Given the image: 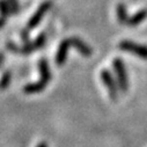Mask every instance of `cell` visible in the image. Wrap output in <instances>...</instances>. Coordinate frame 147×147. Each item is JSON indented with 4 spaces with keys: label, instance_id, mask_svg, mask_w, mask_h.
I'll return each instance as SVG.
<instances>
[{
    "label": "cell",
    "instance_id": "1",
    "mask_svg": "<svg viewBox=\"0 0 147 147\" xmlns=\"http://www.w3.org/2000/svg\"><path fill=\"white\" fill-rule=\"evenodd\" d=\"M118 47L122 51L133 53L141 59H147V45H141L131 41H122Z\"/></svg>",
    "mask_w": 147,
    "mask_h": 147
},
{
    "label": "cell",
    "instance_id": "14",
    "mask_svg": "<svg viewBox=\"0 0 147 147\" xmlns=\"http://www.w3.org/2000/svg\"><path fill=\"white\" fill-rule=\"evenodd\" d=\"M5 24H6V18L0 16V28H3Z\"/></svg>",
    "mask_w": 147,
    "mask_h": 147
},
{
    "label": "cell",
    "instance_id": "9",
    "mask_svg": "<svg viewBox=\"0 0 147 147\" xmlns=\"http://www.w3.org/2000/svg\"><path fill=\"white\" fill-rule=\"evenodd\" d=\"M47 87L45 84H43L42 81H37V82H34V84H28L24 86L23 92L26 94H36V93H40L42 90H44Z\"/></svg>",
    "mask_w": 147,
    "mask_h": 147
},
{
    "label": "cell",
    "instance_id": "13",
    "mask_svg": "<svg viewBox=\"0 0 147 147\" xmlns=\"http://www.w3.org/2000/svg\"><path fill=\"white\" fill-rule=\"evenodd\" d=\"M7 1H8V4H9L12 14H18V13H19V9H20V6H19L18 0H7Z\"/></svg>",
    "mask_w": 147,
    "mask_h": 147
},
{
    "label": "cell",
    "instance_id": "2",
    "mask_svg": "<svg viewBox=\"0 0 147 147\" xmlns=\"http://www.w3.org/2000/svg\"><path fill=\"white\" fill-rule=\"evenodd\" d=\"M51 6H52L51 1H44V3H42L40 5V7L37 8V11L35 12V14L30 18V20H29V22L27 24V30H31V29H34L36 26H37L42 21V19L47 14V12L51 8Z\"/></svg>",
    "mask_w": 147,
    "mask_h": 147
},
{
    "label": "cell",
    "instance_id": "7",
    "mask_svg": "<svg viewBox=\"0 0 147 147\" xmlns=\"http://www.w3.org/2000/svg\"><path fill=\"white\" fill-rule=\"evenodd\" d=\"M38 68H40V72H41V79L40 81H42L43 84L48 85V82L51 81L52 79V73H51V69L49 68V65H48V61L45 59H41L40 63H38Z\"/></svg>",
    "mask_w": 147,
    "mask_h": 147
},
{
    "label": "cell",
    "instance_id": "11",
    "mask_svg": "<svg viewBox=\"0 0 147 147\" xmlns=\"http://www.w3.org/2000/svg\"><path fill=\"white\" fill-rule=\"evenodd\" d=\"M11 80H12V73H11V71H5L4 73H3V76H1V78H0V89H6L8 86H9V84H11Z\"/></svg>",
    "mask_w": 147,
    "mask_h": 147
},
{
    "label": "cell",
    "instance_id": "16",
    "mask_svg": "<svg viewBox=\"0 0 147 147\" xmlns=\"http://www.w3.org/2000/svg\"><path fill=\"white\" fill-rule=\"evenodd\" d=\"M0 66H1V63H0Z\"/></svg>",
    "mask_w": 147,
    "mask_h": 147
},
{
    "label": "cell",
    "instance_id": "15",
    "mask_svg": "<svg viewBox=\"0 0 147 147\" xmlns=\"http://www.w3.org/2000/svg\"><path fill=\"white\" fill-rule=\"evenodd\" d=\"M37 147H48V146H47V144H45V142H41Z\"/></svg>",
    "mask_w": 147,
    "mask_h": 147
},
{
    "label": "cell",
    "instance_id": "3",
    "mask_svg": "<svg viewBox=\"0 0 147 147\" xmlns=\"http://www.w3.org/2000/svg\"><path fill=\"white\" fill-rule=\"evenodd\" d=\"M114 69L117 74V81L118 86L122 90H126L129 87V81H127V74H126V69L121 59H115L114 60Z\"/></svg>",
    "mask_w": 147,
    "mask_h": 147
},
{
    "label": "cell",
    "instance_id": "10",
    "mask_svg": "<svg viewBox=\"0 0 147 147\" xmlns=\"http://www.w3.org/2000/svg\"><path fill=\"white\" fill-rule=\"evenodd\" d=\"M117 19H118L119 23H122V24H126V22L129 20V16L126 13V7L123 4H119L117 6Z\"/></svg>",
    "mask_w": 147,
    "mask_h": 147
},
{
    "label": "cell",
    "instance_id": "6",
    "mask_svg": "<svg viewBox=\"0 0 147 147\" xmlns=\"http://www.w3.org/2000/svg\"><path fill=\"white\" fill-rule=\"evenodd\" d=\"M69 47H71V43H69V40L68 38L64 40L59 44V48H58V51H57V55H56V63H57L58 66L64 65V63L66 60L67 51L69 50Z\"/></svg>",
    "mask_w": 147,
    "mask_h": 147
},
{
    "label": "cell",
    "instance_id": "8",
    "mask_svg": "<svg viewBox=\"0 0 147 147\" xmlns=\"http://www.w3.org/2000/svg\"><path fill=\"white\" fill-rule=\"evenodd\" d=\"M146 18H147V9H141V11H139L138 13H136L133 16L129 18V20H127V22H126V26H130V27L138 26V24L141 23Z\"/></svg>",
    "mask_w": 147,
    "mask_h": 147
},
{
    "label": "cell",
    "instance_id": "4",
    "mask_svg": "<svg viewBox=\"0 0 147 147\" xmlns=\"http://www.w3.org/2000/svg\"><path fill=\"white\" fill-rule=\"evenodd\" d=\"M101 79L103 81V84L107 86L108 90H109V94H110V97L113 100H116L117 98V87L115 85V80L111 76V73L107 69H103L101 72Z\"/></svg>",
    "mask_w": 147,
    "mask_h": 147
},
{
    "label": "cell",
    "instance_id": "12",
    "mask_svg": "<svg viewBox=\"0 0 147 147\" xmlns=\"http://www.w3.org/2000/svg\"><path fill=\"white\" fill-rule=\"evenodd\" d=\"M11 14H12V12H11L8 1L7 0H0V15L7 19Z\"/></svg>",
    "mask_w": 147,
    "mask_h": 147
},
{
    "label": "cell",
    "instance_id": "5",
    "mask_svg": "<svg viewBox=\"0 0 147 147\" xmlns=\"http://www.w3.org/2000/svg\"><path fill=\"white\" fill-rule=\"evenodd\" d=\"M45 41H47V35L43 32V34H41L37 38H36L32 43H30V42H28V43H26V45L24 47H22V48H20V50H19V52H21V53H24V55H28V53H31V52H34V51H36V50H38V49H41L44 44H45Z\"/></svg>",
    "mask_w": 147,
    "mask_h": 147
}]
</instances>
